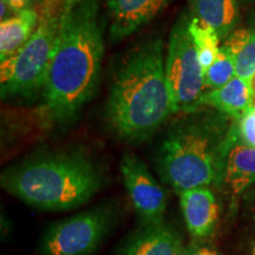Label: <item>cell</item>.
<instances>
[{
  "mask_svg": "<svg viewBox=\"0 0 255 255\" xmlns=\"http://www.w3.org/2000/svg\"><path fill=\"white\" fill-rule=\"evenodd\" d=\"M103 55L97 0H64L58 39L43 88L55 122L72 123L91 100L100 82Z\"/></svg>",
  "mask_w": 255,
  "mask_h": 255,
  "instance_id": "obj_1",
  "label": "cell"
},
{
  "mask_svg": "<svg viewBox=\"0 0 255 255\" xmlns=\"http://www.w3.org/2000/svg\"><path fill=\"white\" fill-rule=\"evenodd\" d=\"M171 114L163 41L155 38L123 64L111 85L105 115L117 138L137 144L150 138Z\"/></svg>",
  "mask_w": 255,
  "mask_h": 255,
  "instance_id": "obj_2",
  "label": "cell"
},
{
  "mask_svg": "<svg viewBox=\"0 0 255 255\" xmlns=\"http://www.w3.org/2000/svg\"><path fill=\"white\" fill-rule=\"evenodd\" d=\"M229 120L219 111L197 110L168 130L158 149L157 169L177 194L222 180L227 154L237 143Z\"/></svg>",
  "mask_w": 255,
  "mask_h": 255,
  "instance_id": "obj_3",
  "label": "cell"
},
{
  "mask_svg": "<svg viewBox=\"0 0 255 255\" xmlns=\"http://www.w3.org/2000/svg\"><path fill=\"white\" fill-rule=\"evenodd\" d=\"M2 189L44 212H66L90 201L102 187L98 169L82 152H49L1 174Z\"/></svg>",
  "mask_w": 255,
  "mask_h": 255,
  "instance_id": "obj_4",
  "label": "cell"
},
{
  "mask_svg": "<svg viewBox=\"0 0 255 255\" xmlns=\"http://www.w3.org/2000/svg\"><path fill=\"white\" fill-rule=\"evenodd\" d=\"M53 0L44 8L39 24L27 43L14 56L1 62V97H31L44 88L58 39L60 11Z\"/></svg>",
  "mask_w": 255,
  "mask_h": 255,
  "instance_id": "obj_5",
  "label": "cell"
},
{
  "mask_svg": "<svg viewBox=\"0 0 255 255\" xmlns=\"http://www.w3.org/2000/svg\"><path fill=\"white\" fill-rule=\"evenodd\" d=\"M189 20L184 14L174 25L165 58V77L174 114L200 110V101L206 88L205 71L188 27Z\"/></svg>",
  "mask_w": 255,
  "mask_h": 255,
  "instance_id": "obj_6",
  "label": "cell"
},
{
  "mask_svg": "<svg viewBox=\"0 0 255 255\" xmlns=\"http://www.w3.org/2000/svg\"><path fill=\"white\" fill-rule=\"evenodd\" d=\"M114 215L96 207L52 225L41 239L40 255H91L109 233Z\"/></svg>",
  "mask_w": 255,
  "mask_h": 255,
  "instance_id": "obj_7",
  "label": "cell"
},
{
  "mask_svg": "<svg viewBox=\"0 0 255 255\" xmlns=\"http://www.w3.org/2000/svg\"><path fill=\"white\" fill-rule=\"evenodd\" d=\"M121 173L128 195L142 225L163 223L167 196L146 165L137 156L126 154L121 161Z\"/></svg>",
  "mask_w": 255,
  "mask_h": 255,
  "instance_id": "obj_8",
  "label": "cell"
},
{
  "mask_svg": "<svg viewBox=\"0 0 255 255\" xmlns=\"http://www.w3.org/2000/svg\"><path fill=\"white\" fill-rule=\"evenodd\" d=\"M171 0H109L110 37L122 40L154 19Z\"/></svg>",
  "mask_w": 255,
  "mask_h": 255,
  "instance_id": "obj_9",
  "label": "cell"
},
{
  "mask_svg": "<svg viewBox=\"0 0 255 255\" xmlns=\"http://www.w3.org/2000/svg\"><path fill=\"white\" fill-rule=\"evenodd\" d=\"M178 196L189 234L195 239L209 237L219 218V206L214 194L208 188H195L182 191Z\"/></svg>",
  "mask_w": 255,
  "mask_h": 255,
  "instance_id": "obj_10",
  "label": "cell"
},
{
  "mask_svg": "<svg viewBox=\"0 0 255 255\" xmlns=\"http://www.w3.org/2000/svg\"><path fill=\"white\" fill-rule=\"evenodd\" d=\"M182 239L165 223L143 226L130 235L119 255H183Z\"/></svg>",
  "mask_w": 255,
  "mask_h": 255,
  "instance_id": "obj_11",
  "label": "cell"
},
{
  "mask_svg": "<svg viewBox=\"0 0 255 255\" xmlns=\"http://www.w3.org/2000/svg\"><path fill=\"white\" fill-rule=\"evenodd\" d=\"M200 107L213 108L233 121L241 120L254 107L248 81L235 76L223 87L205 92Z\"/></svg>",
  "mask_w": 255,
  "mask_h": 255,
  "instance_id": "obj_12",
  "label": "cell"
},
{
  "mask_svg": "<svg viewBox=\"0 0 255 255\" xmlns=\"http://www.w3.org/2000/svg\"><path fill=\"white\" fill-rule=\"evenodd\" d=\"M193 17L206 21L218 32L220 39H227L239 23L238 0H190Z\"/></svg>",
  "mask_w": 255,
  "mask_h": 255,
  "instance_id": "obj_13",
  "label": "cell"
},
{
  "mask_svg": "<svg viewBox=\"0 0 255 255\" xmlns=\"http://www.w3.org/2000/svg\"><path fill=\"white\" fill-rule=\"evenodd\" d=\"M39 24L34 9L27 8L15 17L6 18L0 24V60L14 56L21 50Z\"/></svg>",
  "mask_w": 255,
  "mask_h": 255,
  "instance_id": "obj_14",
  "label": "cell"
},
{
  "mask_svg": "<svg viewBox=\"0 0 255 255\" xmlns=\"http://www.w3.org/2000/svg\"><path fill=\"white\" fill-rule=\"evenodd\" d=\"M223 180L234 195L242 194L255 183V148L234 143L226 158Z\"/></svg>",
  "mask_w": 255,
  "mask_h": 255,
  "instance_id": "obj_15",
  "label": "cell"
},
{
  "mask_svg": "<svg viewBox=\"0 0 255 255\" xmlns=\"http://www.w3.org/2000/svg\"><path fill=\"white\" fill-rule=\"evenodd\" d=\"M223 45L231 51L237 77L248 81L255 72V34L250 28L235 30Z\"/></svg>",
  "mask_w": 255,
  "mask_h": 255,
  "instance_id": "obj_16",
  "label": "cell"
},
{
  "mask_svg": "<svg viewBox=\"0 0 255 255\" xmlns=\"http://www.w3.org/2000/svg\"><path fill=\"white\" fill-rule=\"evenodd\" d=\"M189 32L195 44L203 71L215 62L220 51V37L214 27L196 17L189 20Z\"/></svg>",
  "mask_w": 255,
  "mask_h": 255,
  "instance_id": "obj_17",
  "label": "cell"
},
{
  "mask_svg": "<svg viewBox=\"0 0 255 255\" xmlns=\"http://www.w3.org/2000/svg\"><path fill=\"white\" fill-rule=\"evenodd\" d=\"M235 76V64L231 51L227 46L222 45L220 47L218 58L205 71L206 88L209 90L221 88Z\"/></svg>",
  "mask_w": 255,
  "mask_h": 255,
  "instance_id": "obj_18",
  "label": "cell"
},
{
  "mask_svg": "<svg viewBox=\"0 0 255 255\" xmlns=\"http://www.w3.org/2000/svg\"><path fill=\"white\" fill-rule=\"evenodd\" d=\"M233 129L238 143L255 148V107L239 121H233Z\"/></svg>",
  "mask_w": 255,
  "mask_h": 255,
  "instance_id": "obj_19",
  "label": "cell"
},
{
  "mask_svg": "<svg viewBox=\"0 0 255 255\" xmlns=\"http://www.w3.org/2000/svg\"><path fill=\"white\" fill-rule=\"evenodd\" d=\"M2 1H5L12 11L19 13V12L24 11V9L30 8L32 0H2Z\"/></svg>",
  "mask_w": 255,
  "mask_h": 255,
  "instance_id": "obj_20",
  "label": "cell"
},
{
  "mask_svg": "<svg viewBox=\"0 0 255 255\" xmlns=\"http://www.w3.org/2000/svg\"><path fill=\"white\" fill-rule=\"evenodd\" d=\"M183 255H219L215 251L206 247H189L184 250Z\"/></svg>",
  "mask_w": 255,
  "mask_h": 255,
  "instance_id": "obj_21",
  "label": "cell"
},
{
  "mask_svg": "<svg viewBox=\"0 0 255 255\" xmlns=\"http://www.w3.org/2000/svg\"><path fill=\"white\" fill-rule=\"evenodd\" d=\"M248 84H250L251 94H252V97H253V103L255 107V72H254V75L252 76L250 79H248Z\"/></svg>",
  "mask_w": 255,
  "mask_h": 255,
  "instance_id": "obj_22",
  "label": "cell"
},
{
  "mask_svg": "<svg viewBox=\"0 0 255 255\" xmlns=\"http://www.w3.org/2000/svg\"><path fill=\"white\" fill-rule=\"evenodd\" d=\"M0 6H1V14H0V17H1V20H5L6 14H7V11H8L9 7L5 1H2V0H1V4H0ZM9 9H11V8H9Z\"/></svg>",
  "mask_w": 255,
  "mask_h": 255,
  "instance_id": "obj_23",
  "label": "cell"
},
{
  "mask_svg": "<svg viewBox=\"0 0 255 255\" xmlns=\"http://www.w3.org/2000/svg\"><path fill=\"white\" fill-rule=\"evenodd\" d=\"M248 28H250V30L255 34V9H254L253 13L251 14L250 23H248Z\"/></svg>",
  "mask_w": 255,
  "mask_h": 255,
  "instance_id": "obj_24",
  "label": "cell"
},
{
  "mask_svg": "<svg viewBox=\"0 0 255 255\" xmlns=\"http://www.w3.org/2000/svg\"><path fill=\"white\" fill-rule=\"evenodd\" d=\"M245 2H255V0H244Z\"/></svg>",
  "mask_w": 255,
  "mask_h": 255,
  "instance_id": "obj_25",
  "label": "cell"
}]
</instances>
